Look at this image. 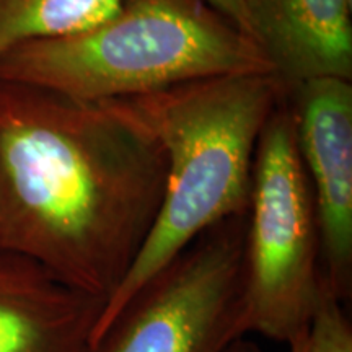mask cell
I'll return each instance as SVG.
<instances>
[{
  "mask_svg": "<svg viewBox=\"0 0 352 352\" xmlns=\"http://www.w3.org/2000/svg\"><path fill=\"white\" fill-rule=\"evenodd\" d=\"M165 168L126 100L0 80V252L107 303L151 232Z\"/></svg>",
  "mask_w": 352,
  "mask_h": 352,
  "instance_id": "cell-1",
  "label": "cell"
},
{
  "mask_svg": "<svg viewBox=\"0 0 352 352\" xmlns=\"http://www.w3.org/2000/svg\"><path fill=\"white\" fill-rule=\"evenodd\" d=\"M285 91L274 74H250L126 100L162 145L165 189L151 232L121 285L104 303L91 342L202 233L246 215L259 135Z\"/></svg>",
  "mask_w": 352,
  "mask_h": 352,
  "instance_id": "cell-2",
  "label": "cell"
},
{
  "mask_svg": "<svg viewBox=\"0 0 352 352\" xmlns=\"http://www.w3.org/2000/svg\"><path fill=\"white\" fill-rule=\"evenodd\" d=\"M274 74L258 43L206 0H122L69 36L0 57V80L82 101L127 100L210 78Z\"/></svg>",
  "mask_w": 352,
  "mask_h": 352,
  "instance_id": "cell-3",
  "label": "cell"
},
{
  "mask_svg": "<svg viewBox=\"0 0 352 352\" xmlns=\"http://www.w3.org/2000/svg\"><path fill=\"white\" fill-rule=\"evenodd\" d=\"M284 100L264 126L254 153L240 329L243 338L258 334L289 344L310 323L324 277L314 196Z\"/></svg>",
  "mask_w": 352,
  "mask_h": 352,
  "instance_id": "cell-4",
  "label": "cell"
},
{
  "mask_svg": "<svg viewBox=\"0 0 352 352\" xmlns=\"http://www.w3.org/2000/svg\"><path fill=\"white\" fill-rule=\"evenodd\" d=\"M246 215L204 232L114 315L90 352H226L240 329Z\"/></svg>",
  "mask_w": 352,
  "mask_h": 352,
  "instance_id": "cell-5",
  "label": "cell"
},
{
  "mask_svg": "<svg viewBox=\"0 0 352 352\" xmlns=\"http://www.w3.org/2000/svg\"><path fill=\"white\" fill-rule=\"evenodd\" d=\"M302 166L314 196L323 277L341 302L352 292V85L316 78L289 90Z\"/></svg>",
  "mask_w": 352,
  "mask_h": 352,
  "instance_id": "cell-6",
  "label": "cell"
},
{
  "mask_svg": "<svg viewBox=\"0 0 352 352\" xmlns=\"http://www.w3.org/2000/svg\"><path fill=\"white\" fill-rule=\"evenodd\" d=\"M104 302L0 252V352H90Z\"/></svg>",
  "mask_w": 352,
  "mask_h": 352,
  "instance_id": "cell-7",
  "label": "cell"
},
{
  "mask_svg": "<svg viewBox=\"0 0 352 352\" xmlns=\"http://www.w3.org/2000/svg\"><path fill=\"white\" fill-rule=\"evenodd\" d=\"M252 38L285 90L352 77L351 0H256Z\"/></svg>",
  "mask_w": 352,
  "mask_h": 352,
  "instance_id": "cell-8",
  "label": "cell"
},
{
  "mask_svg": "<svg viewBox=\"0 0 352 352\" xmlns=\"http://www.w3.org/2000/svg\"><path fill=\"white\" fill-rule=\"evenodd\" d=\"M122 0H0V57L20 44L85 32Z\"/></svg>",
  "mask_w": 352,
  "mask_h": 352,
  "instance_id": "cell-9",
  "label": "cell"
},
{
  "mask_svg": "<svg viewBox=\"0 0 352 352\" xmlns=\"http://www.w3.org/2000/svg\"><path fill=\"white\" fill-rule=\"evenodd\" d=\"M289 352H352V324L327 280L321 287L310 323L289 342Z\"/></svg>",
  "mask_w": 352,
  "mask_h": 352,
  "instance_id": "cell-10",
  "label": "cell"
},
{
  "mask_svg": "<svg viewBox=\"0 0 352 352\" xmlns=\"http://www.w3.org/2000/svg\"><path fill=\"white\" fill-rule=\"evenodd\" d=\"M206 2L252 38V12L256 0H206Z\"/></svg>",
  "mask_w": 352,
  "mask_h": 352,
  "instance_id": "cell-11",
  "label": "cell"
},
{
  "mask_svg": "<svg viewBox=\"0 0 352 352\" xmlns=\"http://www.w3.org/2000/svg\"><path fill=\"white\" fill-rule=\"evenodd\" d=\"M226 352H264V351L258 342H254L252 340V338H241V340L233 342Z\"/></svg>",
  "mask_w": 352,
  "mask_h": 352,
  "instance_id": "cell-12",
  "label": "cell"
}]
</instances>
